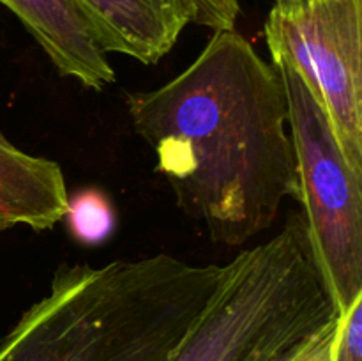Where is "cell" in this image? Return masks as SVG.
<instances>
[{"mask_svg":"<svg viewBox=\"0 0 362 361\" xmlns=\"http://www.w3.org/2000/svg\"><path fill=\"white\" fill-rule=\"evenodd\" d=\"M66 177L59 163L32 156L0 137V230H49L67 207Z\"/></svg>","mask_w":362,"mask_h":361,"instance_id":"obj_8","label":"cell"},{"mask_svg":"<svg viewBox=\"0 0 362 361\" xmlns=\"http://www.w3.org/2000/svg\"><path fill=\"white\" fill-rule=\"evenodd\" d=\"M194 7V23L212 30L235 28L240 14V0H189Z\"/></svg>","mask_w":362,"mask_h":361,"instance_id":"obj_11","label":"cell"},{"mask_svg":"<svg viewBox=\"0 0 362 361\" xmlns=\"http://www.w3.org/2000/svg\"><path fill=\"white\" fill-rule=\"evenodd\" d=\"M331 361H362V294L338 317Z\"/></svg>","mask_w":362,"mask_h":361,"instance_id":"obj_10","label":"cell"},{"mask_svg":"<svg viewBox=\"0 0 362 361\" xmlns=\"http://www.w3.org/2000/svg\"><path fill=\"white\" fill-rule=\"evenodd\" d=\"M223 265L159 253L60 265L0 343V361H170Z\"/></svg>","mask_w":362,"mask_h":361,"instance_id":"obj_2","label":"cell"},{"mask_svg":"<svg viewBox=\"0 0 362 361\" xmlns=\"http://www.w3.org/2000/svg\"><path fill=\"white\" fill-rule=\"evenodd\" d=\"M338 319L329 322L311 340H308L288 361H331L332 342H334Z\"/></svg>","mask_w":362,"mask_h":361,"instance_id":"obj_12","label":"cell"},{"mask_svg":"<svg viewBox=\"0 0 362 361\" xmlns=\"http://www.w3.org/2000/svg\"><path fill=\"white\" fill-rule=\"evenodd\" d=\"M265 41L303 74L346 161L362 176V0H310L296 11L272 7Z\"/></svg>","mask_w":362,"mask_h":361,"instance_id":"obj_5","label":"cell"},{"mask_svg":"<svg viewBox=\"0 0 362 361\" xmlns=\"http://www.w3.org/2000/svg\"><path fill=\"white\" fill-rule=\"evenodd\" d=\"M37 41L59 74L101 91L115 71L74 0H0Z\"/></svg>","mask_w":362,"mask_h":361,"instance_id":"obj_7","label":"cell"},{"mask_svg":"<svg viewBox=\"0 0 362 361\" xmlns=\"http://www.w3.org/2000/svg\"><path fill=\"white\" fill-rule=\"evenodd\" d=\"M0 137H4V134H2V131H0Z\"/></svg>","mask_w":362,"mask_h":361,"instance_id":"obj_15","label":"cell"},{"mask_svg":"<svg viewBox=\"0 0 362 361\" xmlns=\"http://www.w3.org/2000/svg\"><path fill=\"white\" fill-rule=\"evenodd\" d=\"M303 212L223 265L170 361H288L338 319Z\"/></svg>","mask_w":362,"mask_h":361,"instance_id":"obj_3","label":"cell"},{"mask_svg":"<svg viewBox=\"0 0 362 361\" xmlns=\"http://www.w3.org/2000/svg\"><path fill=\"white\" fill-rule=\"evenodd\" d=\"M269 52L285 87L311 250L341 315L362 294V176L346 161L324 105L303 74L281 52Z\"/></svg>","mask_w":362,"mask_h":361,"instance_id":"obj_4","label":"cell"},{"mask_svg":"<svg viewBox=\"0 0 362 361\" xmlns=\"http://www.w3.org/2000/svg\"><path fill=\"white\" fill-rule=\"evenodd\" d=\"M308 2H310V0H299V9H300V7H304V6H306Z\"/></svg>","mask_w":362,"mask_h":361,"instance_id":"obj_14","label":"cell"},{"mask_svg":"<svg viewBox=\"0 0 362 361\" xmlns=\"http://www.w3.org/2000/svg\"><path fill=\"white\" fill-rule=\"evenodd\" d=\"M126 106L177 204L214 243L243 246L299 200L285 87L235 28L216 30L161 87L127 92Z\"/></svg>","mask_w":362,"mask_h":361,"instance_id":"obj_1","label":"cell"},{"mask_svg":"<svg viewBox=\"0 0 362 361\" xmlns=\"http://www.w3.org/2000/svg\"><path fill=\"white\" fill-rule=\"evenodd\" d=\"M274 7L279 11L299 9V0H274Z\"/></svg>","mask_w":362,"mask_h":361,"instance_id":"obj_13","label":"cell"},{"mask_svg":"<svg viewBox=\"0 0 362 361\" xmlns=\"http://www.w3.org/2000/svg\"><path fill=\"white\" fill-rule=\"evenodd\" d=\"M105 53L158 64L194 23L189 0H74Z\"/></svg>","mask_w":362,"mask_h":361,"instance_id":"obj_6","label":"cell"},{"mask_svg":"<svg viewBox=\"0 0 362 361\" xmlns=\"http://www.w3.org/2000/svg\"><path fill=\"white\" fill-rule=\"evenodd\" d=\"M62 219H66L71 236L87 246L106 243L117 227L115 207L99 188H83L73 197H67Z\"/></svg>","mask_w":362,"mask_h":361,"instance_id":"obj_9","label":"cell"}]
</instances>
